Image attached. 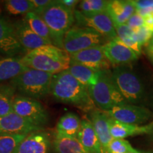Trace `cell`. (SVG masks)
Segmentation results:
<instances>
[{
    "label": "cell",
    "instance_id": "obj_1",
    "mask_svg": "<svg viewBox=\"0 0 153 153\" xmlns=\"http://www.w3.org/2000/svg\"><path fill=\"white\" fill-rule=\"evenodd\" d=\"M50 94L55 100L90 113L96 106L87 87L65 70L53 75Z\"/></svg>",
    "mask_w": 153,
    "mask_h": 153
},
{
    "label": "cell",
    "instance_id": "obj_2",
    "mask_svg": "<svg viewBox=\"0 0 153 153\" xmlns=\"http://www.w3.org/2000/svg\"><path fill=\"white\" fill-rule=\"evenodd\" d=\"M27 68L56 74L67 70L70 65V55L64 49L47 45L28 51L22 57Z\"/></svg>",
    "mask_w": 153,
    "mask_h": 153
},
{
    "label": "cell",
    "instance_id": "obj_3",
    "mask_svg": "<svg viewBox=\"0 0 153 153\" xmlns=\"http://www.w3.org/2000/svg\"><path fill=\"white\" fill-rule=\"evenodd\" d=\"M40 16L51 30L53 45L63 49L64 36L75 22L74 11L67 8L59 0H54Z\"/></svg>",
    "mask_w": 153,
    "mask_h": 153
},
{
    "label": "cell",
    "instance_id": "obj_4",
    "mask_svg": "<svg viewBox=\"0 0 153 153\" xmlns=\"http://www.w3.org/2000/svg\"><path fill=\"white\" fill-rule=\"evenodd\" d=\"M87 89L95 106L102 111H108L115 106L128 104L115 87L108 70L100 71L97 82Z\"/></svg>",
    "mask_w": 153,
    "mask_h": 153
},
{
    "label": "cell",
    "instance_id": "obj_5",
    "mask_svg": "<svg viewBox=\"0 0 153 153\" xmlns=\"http://www.w3.org/2000/svg\"><path fill=\"white\" fill-rule=\"evenodd\" d=\"M53 75L29 68L11 82L22 96L33 99H41L50 94Z\"/></svg>",
    "mask_w": 153,
    "mask_h": 153
},
{
    "label": "cell",
    "instance_id": "obj_6",
    "mask_svg": "<svg viewBox=\"0 0 153 153\" xmlns=\"http://www.w3.org/2000/svg\"><path fill=\"white\" fill-rule=\"evenodd\" d=\"M115 87L128 104H136L143 101L145 87L139 76L129 68L116 67L111 72Z\"/></svg>",
    "mask_w": 153,
    "mask_h": 153
},
{
    "label": "cell",
    "instance_id": "obj_7",
    "mask_svg": "<svg viewBox=\"0 0 153 153\" xmlns=\"http://www.w3.org/2000/svg\"><path fill=\"white\" fill-rule=\"evenodd\" d=\"M108 41L91 28L73 26L63 39V49L72 55L83 50L103 45Z\"/></svg>",
    "mask_w": 153,
    "mask_h": 153
},
{
    "label": "cell",
    "instance_id": "obj_8",
    "mask_svg": "<svg viewBox=\"0 0 153 153\" xmlns=\"http://www.w3.org/2000/svg\"><path fill=\"white\" fill-rule=\"evenodd\" d=\"M13 110L15 114L41 128L48 123V113L36 99L16 96L13 100Z\"/></svg>",
    "mask_w": 153,
    "mask_h": 153
},
{
    "label": "cell",
    "instance_id": "obj_9",
    "mask_svg": "<svg viewBox=\"0 0 153 153\" xmlns=\"http://www.w3.org/2000/svg\"><path fill=\"white\" fill-rule=\"evenodd\" d=\"M76 26L91 28L100 33L108 41L118 37L114 23L106 13L94 15H85L79 11H74Z\"/></svg>",
    "mask_w": 153,
    "mask_h": 153
},
{
    "label": "cell",
    "instance_id": "obj_10",
    "mask_svg": "<svg viewBox=\"0 0 153 153\" xmlns=\"http://www.w3.org/2000/svg\"><path fill=\"white\" fill-rule=\"evenodd\" d=\"M106 113L111 118L120 123L139 126L146 123L153 116L145 107L128 104L115 106Z\"/></svg>",
    "mask_w": 153,
    "mask_h": 153
},
{
    "label": "cell",
    "instance_id": "obj_11",
    "mask_svg": "<svg viewBox=\"0 0 153 153\" xmlns=\"http://www.w3.org/2000/svg\"><path fill=\"white\" fill-rule=\"evenodd\" d=\"M102 49L107 60L116 68L130 64L137 60L139 57L118 37L103 45Z\"/></svg>",
    "mask_w": 153,
    "mask_h": 153
},
{
    "label": "cell",
    "instance_id": "obj_12",
    "mask_svg": "<svg viewBox=\"0 0 153 153\" xmlns=\"http://www.w3.org/2000/svg\"><path fill=\"white\" fill-rule=\"evenodd\" d=\"M70 62L77 63L95 70H108L111 64L103 52L102 45L83 50L70 55Z\"/></svg>",
    "mask_w": 153,
    "mask_h": 153
},
{
    "label": "cell",
    "instance_id": "obj_13",
    "mask_svg": "<svg viewBox=\"0 0 153 153\" xmlns=\"http://www.w3.org/2000/svg\"><path fill=\"white\" fill-rule=\"evenodd\" d=\"M22 50L14 25L7 18L0 15V53L13 57L22 52Z\"/></svg>",
    "mask_w": 153,
    "mask_h": 153
},
{
    "label": "cell",
    "instance_id": "obj_14",
    "mask_svg": "<svg viewBox=\"0 0 153 153\" xmlns=\"http://www.w3.org/2000/svg\"><path fill=\"white\" fill-rule=\"evenodd\" d=\"M41 129L14 112L0 117V135H28Z\"/></svg>",
    "mask_w": 153,
    "mask_h": 153
},
{
    "label": "cell",
    "instance_id": "obj_15",
    "mask_svg": "<svg viewBox=\"0 0 153 153\" xmlns=\"http://www.w3.org/2000/svg\"><path fill=\"white\" fill-rule=\"evenodd\" d=\"M51 146L49 134L41 130L28 134L14 153H49Z\"/></svg>",
    "mask_w": 153,
    "mask_h": 153
},
{
    "label": "cell",
    "instance_id": "obj_16",
    "mask_svg": "<svg viewBox=\"0 0 153 153\" xmlns=\"http://www.w3.org/2000/svg\"><path fill=\"white\" fill-rule=\"evenodd\" d=\"M89 120L97 133L103 153H106L107 148L113 137L110 131V117L105 111L95 108L89 113Z\"/></svg>",
    "mask_w": 153,
    "mask_h": 153
},
{
    "label": "cell",
    "instance_id": "obj_17",
    "mask_svg": "<svg viewBox=\"0 0 153 153\" xmlns=\"http://www.w3.org/2000/svg\"><path fill=\"white\" fill-rule=\"evenodd\" d=\"M18 40L23 49L30 51L39 48L44 45L53 43L45 38L41 37L28 27L24 20H19L13 23Z\"/></svg>",
    "mask_w": 153,
    "mask_h": 153
},
{
    "label": "cell",
    "instance_id": "obj_18",
    "mask_svg": "<svg viewBox=\"0 0 153 153\" xmlns=\"http://www.w3.org/2000/svg\"><path fill=\"white\" fill-rule=\"evenodd\" d=\"M135 12L132 1H108L106 13L115 24H126Z\"/></svg>",
    "mask_w": 153,
    "mask_h": 153
},
{
    "label": "cell",
    "instance_id": "obj_19",
    "mask_svg": "<svg viewBox=\"0 0 153 153\" xmlns=\"http://www.w3.org/2000/svg\"><path fill=\"white\" fill-rule=\"evenodd\" d=\"M76 138L89 152L103 153L100 142L89 118L85 117L81 120V127Z\"/></svg>",
    "mask_w": 153,
    "mask_h": 153
},
{
    "label": "cell",
    "instance_id": "obj_20",
    "mask_svg": "<svg viewBox=\"0 0 153 153\" xmlns=\"http://www.w3.org/2000/svg\"><path fill=\"white\" fill-rule=\"evenodd\" d=\"M151 123L148 125H133L118 122L110 118V131L113 138L124 139L130 136L149 134Z\"/></svg>",
    "mask_w": 153,
    "mask_h": 153
},
{
    "label": "cell",
    "instance_id": "obj_21",
    "mask_svg": "<svg viewBox=\"0 0 153 153\" xmlns=\"http://www.w3.org/2000/svg\"><path fill=\"white\" fill-rule=\"evenodd\" d=\"M22 57H6L0 59V82L12 80L28 70Z\"/></svg>",
    "mask_w": 153,
    "mask_h": 153
},
{
    "label": "cell",
    "instance_id": "obj_22",
    "mask_svg": "<svg viewBox=\"0 0 153 153\" xmlns=\"http://www.w3.org/2000/svg\"><path fill=\"white\" fill-rule=\"evenodd\" d=\"M81 127V119L77 115L68 112L60 117L56 126L55 135L66 137H76Z\"/></svg>",
    "mask_w": 153,
    "mask_h": 153
},
{
    "label": "cell",
    "instance_id": "obj_23",
    "mask_svg": "<svg viewBox=\"0 0 153 153\" xmlns=\"http://www.w3.org/2000/svg\"><path fill=\"white\" fill-rule=\"evenodd\" d=\"M67 70L79 83L87 88L97 82L100 72L74 62H70V65Z\"/></svg>",
    "mask_w": 153,
    "mask_h": 153
},
{
    "label": "cell",
    "instance_id": "obj_24",
    "mask_svg": "<svg viewBox=\"0 0 153 153\" xmlns=\"http://www.w3.org/2000/svg\"><path fill=\"white\" fill-rule=\"evenodd\" d=\"M53 146L56 153H90L84 148L76 137L55 135Z\"/></svg>",
    "mask_w": 153,
    "mask_h": 153
},
{
    "label": "cell",
    "instance_id": "obj_25",
    "mask_svg": "<svg viewBox=\"0 0 153 153\" xmlns=\"http://www.w3.org/2000/svg\"><path fill=\"white\" fill-rule=\"evenodd\" d=\"M23 20L34 33L53 43L51 30L45 22L39 15L36 14L33 11H30L25 15Z\"/></svg>",
    "mask_w": 153,
    "mask_h": 153
},
{
    "label": "cell",
    "instance_id": "obj_26",
    "mask_svg": "<svg viewBox=\"0 0 153 153\" xmlns=\"http://www.w3.org/2000/svg\"><path fill=\"white\" fill-rule=\"evenodd\" d=\"M115 30L117 33L118 38L125 45L133 50L138 55L141 54L142 46L138 43L136 37H135L134 30L129 28L126 24H114Z\"/></svg>",
    "mask_w": 153,
    "mask_h": 153
},
{
    "label": "cell",
    "instance_id": "obj_27",
    "mask_svg": "<svg viewBox=\"0 0 153 153\" xmlns=\"http://www.w3.org/2000/svg\"><path fill=\"white\" fill-rule=\"evenodd\" d=\"M4 8L10 15H26L33 11V5L30 0H7L4 1Z\"/></svg>",
    "mask_w": 153,
    "mask_h": 153
},
{
    "label": "cell",
    "instance_id": "obj_28",
    "mask_svg": "<svg viewBox=\"0 0 153 153\" xmlns=\"http://www.w3.org/2000/svg\"><path fill=\"white\" fill-rule=\"evenodd\" d=\"M108 2L105 0H84L79 2V11L85 15L106 13Z\"/></svg>",
    "mask_w": 153,
    "mask_h": 153
},
{
    "label": "cell",
    "instance_id": "obj_29",
    "mask_svg": "<svg viewBox=\"0 0 153 153\" xmlns=\"http://www.w3.org/2000/svg\"><path fill=\"white\" fill-rule=\"evenodd\" d=\"M27 135H0V153H14L18 145Z\"/></svg>",
    "mask_w": 153,
    "mask_h": 153
},
{
    "label": "cell",
    "instance_id": "obj_30",
    "mask_svg": "<svg viewBox=\"0 0 153 153\" xmlns=\"http://www.w3.org/2000/svg\"><path fill=\"white\" fill-rule=\"evenodd\" d=\"M138 151L140 150L134 148L131 143L125 139L113 138L108 145L106 153H130Z\"/></svg>",
    "mask_w": 153,
    "mask_h": 153
},
{
    "label": "cell",
    "instance_id": "obj_31",
    "mask_svg": "<svg viewBox=\"0 0 153 153\" xmlns=\"http://www.w3.org/2000/svg\"><path fill=\"white\" fill-rule=\"evenodd\" d=\"M13 100L14 97L10 91H0V117L14 112Z\"/></svg>",
    "mask_w": 153,
    "mask_h": 153
},
{
    "label": "cell",
    "instance_id": "obj_32",
    "mask_svg": "<svg viewBox=\"0 0 153 153\" xmlns=\"http://www.w3.org/2000/svg\"><path fill=\"white\" fill-rule=\"evenodd\" d=\"M135 12L145 18L153 14V0H137L132 1Z\"/></svg>",
    "mask_w": 153,
    "mask_h": 153
},
{
    "label": "cell",
    "instance_id": "obj_33",
    "mask_svg": "<svg viewBox=\"0 0 153 153\" xmlns=\"http://www.w3.org/2000/svg\"><path fill=\"white\" fill-rule=\"evenodd\" d=\"M135 37L141 46L146 45L153 37V33L145 26L134 30Z\"/></svg>",
    "mask_w": 153,
    "mask_h": 153
},
{
    "label": "cell",
    "instance_id": "obj_34",
    "mask_svg": "<svg viewBox=\"0 0 153 153\" xmlns=\"http://www.w3.org/2000/svg\"><path fill=\"white\" fill-rule=\"evenodd\" d=\"M144 24V18L137 13L135 12L128 19V21L126 23V25L133 30H135L140 28L143 27Z\"/></svg>",
    "mask_w": 153,
    "mask_h": 153
},
{
    "label": "cell",
    "instance_id": "obj_35",
    "mask_svg": "<svg viewBox=\"0 0 153 153\" xmlns=\"http://www.w3.org/2000/svg\"><path fill=\"white\" fill-rule=\"evenodd\" d=\"M33 5V12L41 15L48 6L52 2V0H30Z\"/></svg>",
    "mask_w": 153,
    "mask_h": 153
},
{
    "label": "cell",
    "instance_id": "obj_36",
    "mask_svg": "<svg viewBox=\"0 0 153 153\" xmlns=\"http://www.w3.org/2000/svg\"><path fill=\"white\" fill-rule=\"evenodd\" d=\"M59 1L67 8L71 9L72 11H75L76 6L80 2L78 0H59Z\"/></svg>",
    "mask_w": 153,
    "mask_h": 153
},
{
    "label": "cell",
    "instance_id": "obj_37",
    "mask_svg": "<svg viewBox=\"0 0 153 153\" xmlns=\"http://www.w3.org/2000/svg\"><path fill=\"white\" fill-rule=\"evenodd\" d=\"M144 26L153 33V14L148 15L144 18Z\"/></svg>",
    "mask_w": 153,
    "mask_h": 153
},
{
    "label": "cell",
    "instance_id": "obj_38",
    "mask_svg": "<svg viewBox=\"0 0 153 153\" xmlns=\"http://www.w3.org/2000/svg\"><path fill=\"white\" fill-rule=\"evenodd\" d=\"M146 53L148 58L153 63V37L146 45Z\"/></svg>",
    "mask_w": 153,
    "mask_h": 153
},
{
    "label": "cell",
    "instance_id": "obj_39",
    "mask_svg": "<svg viewBox=\"0 0 153 153\" xmlns=\"http://www.w3.org/2000/svg\"><path fill=\"white\" fill-rule=\"evenodd\" d=\"M151 131L150 132V133H149V135H150L151 137H152V140H153V121L151 123Z\"/></svg>",
    "mask_w": 153,
    "mask_h": 153
},
{
    "label": "cell",
    "instance_id": "obj_40",
    "mask_svg": "<svg viewBox=\"0 0 153 153\" xmlns=\"http://www.w3.org/2000/svg\"><path fill=\"white\" fill-rule=\"evenodd\" d=\"M130 153H150V152H143V151H138V152H130Z\"/></svg>",
    "mask_w": 153,
    "mask_h": 153
}]
</instances>
